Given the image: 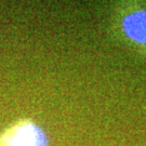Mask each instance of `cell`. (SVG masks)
Wrapping results in <instances>:
<instances>
[{"mask_svg":"<svg viewBox=\"0 0 146 146\" xmlns=\"http://www.w3.org/2000/svg\"><path fill=\"white\" fill-rule=\"evenodd\" d=\"M122 28L131 40L146 44V11H134L127 14L123 17Z\"/></svg>","mask_w":146,"mask_h":146,"instance_id":"obj_2","label":"cell"},{"mask_svg":"<svg viewBox=\"0 0 146 146\" xmlns=\"http://www.w3.org/2000/svg\"><path fill=\"white\" fill-rule=\"evenodd\" d=\"M0 146H48V139L34 121L22 119L0 133Z\"/></svg>","mask_w":146,"mask_h":146,"instance_id":"obj_1","label":"cell"}]
</instances>
